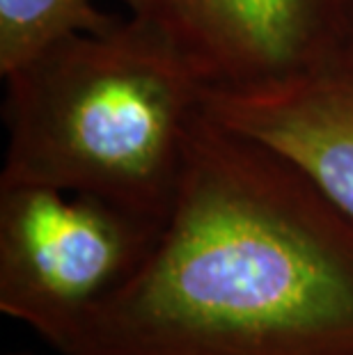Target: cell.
Returning a JSON list of instances; mask_svg holds the SVG:
<instances>
[{
    "label": "cell",
    "mask_w": 353,
    "mask_h": 355,
    "mask_svg": "<svg viewBox=\"0 0 353 355\" xmlns=\"http://www.w3.org/2000/svg\"><path fill=\"white\" fill-rule=\"evenodd\" d=\"M205 110L289 158L353 218V76L319 69L250 89L207 92Z\"/></svg>",
    "instance_id": "obj_5"
},
{
    "label": "cell",
    "mask_w": 353,
    "mask_h": 355,
    "mask_svg": "<svg viewBox=\"0 0 353 355\" xmlns=\"http://www.w3.org/2000/svg\"><path fill=\"white\" fill-rule=\"evenodd\" d=\"M330 69L353 76V0H333V60Z\"/></svg>",
    "instance_id": "obj_7"
},
{
    "label": "cell",
    "mask_w": 353,
    "mask_h": 355,
    "mask_svg": "<svg viewBox=\"0 0 353 355\" xmlns=\"http://www.w3.org/2000/svg\"><path fill=\"white\" fill-rule=\"evenodd\" d=\"M60 355H353V218L205 110L152 252Z\"/></svg>",
    "instance_id": "obj_1"
},
{
    "label": "cell",
    "mask_w": 353,
    "mask_h": 355,
    "mask_svg": "<svg viewBox=\"0 0 353 355\" xmlns=\"http://www.w3.org/2000/svg\"><path fill=\"white\" fill-rule=\"evenodd\" d=\"M163 223L46 184H0V312L62 353L145 263Z\"/></svg>",
    "instance_id": "obj_3"
},
{
    "label": "cell",
    "mask_w": 353,
    "mask_h": 355,
    "mask_svg": "<svg viewBox=\"0 0 353 355\" xmlns=\"http://www.w3.org/2000/svg\"><path fill=\"white\" fill-rule=\"evenodd\" d=\"M92 0H0V76L74 33L115 24Z\"/></svg>",
    "instance_id": "obj_6"
},
{
    "label": "cell",
    "mask_w": 353,
    "mask_h": 355,
    "mask_svg": "<svg viewBox=\"0 0 353 355\" xmlns=\"http://www.w3.org/2000/svg\"><path fill=\"white\" fill-rule=\"evenodd\" d=\"M0 184H46L165 223L207 87L136 19L74 33L5 73Z\"/></svg>",
    "instance_id": "obj_2"
},
{
    "label": "cell",
    "mask_w": 353,
    "mask_h": 355,
    "mask_svg": "<svg viewBox=\"0 0 353 355\" xmlns=\"http://www.w3.org/2000/svg\"><path fill=\"white\" fill-rule=\"evenodd\" d=\"M12 355H21V353H12Z\"/></svg>",
    "instance_id": "obj_8"
},
{
    "label": "cell",
    "mask_w": 353,
    "mask_h": 355,
    "mask_svg": "<svg viewBox=\"0 0 353 355\" xmlns=\"http://www.w3.org/2000/svg\"><path fill=\"white\" fill-rule=\"evenodd\" d=\"M207 92L330 69L333 0H122Z\"/></svg>",
    "instance_id": "obj_4"
}]
</instances>
